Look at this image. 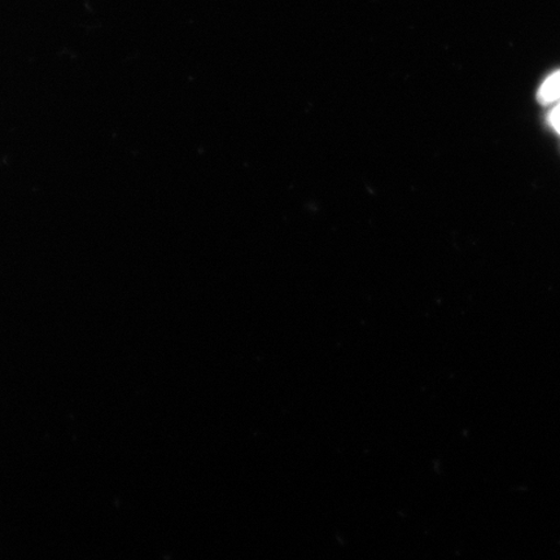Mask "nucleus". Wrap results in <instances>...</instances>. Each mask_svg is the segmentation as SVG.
<instances>
[{
  "label": "nucleus",
  "mask_w": 560,
  "mask_h": 560,
  "mask_svg": "<svg viewBox=\"0 0 560 560\" xmlns=\"http://www.w3.org/2000/svg\"><path fill=\"white\" fill-rule=\"evenodd\" d=\"M549 120L552 128H555L560 135V102L557 107L551 110Z\"/></svg>",
  "instance_id": "obj_2"
},
{
  "label": "nucleus",
  "mask_w": 560,
  "mask_h": 560,
  "mask_svg": "<svg viewBox=\"0 0 560 560\" xmlns=\"http://www.w3.org/2000/svg\"><path fill=\"white\" fill-rule=\"evenodd\" d=\"M538 101L542 104L560 102V70L545 80L538 91Z\"/></svg>",
  "instance_id": "obj_1"
}]
</instances>
